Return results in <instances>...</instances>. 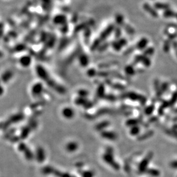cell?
I'll list each match as a JSON object with an SVG mask.
<instances>
[{
  "label": "cell",
  "mask_w": 177,
  "mask_h": 177,
  "mask_svg": "<svg viewBox=\"0 0 177 177\" xmlns=\"http://www.w3.org/2000/svg\"><path fill=\"white\" fill-rule=\"evenodd\" d=\"M135 61L136 63H141L145 67H149L151 64V61L148 56L145 55H138L135 57Z\"/></svg>",
  "instance_id": "obj_1"
},
{
  "label": "cell",
  "mask_w": 177,
  "mask_h": 177,
  "mask_svg": "<svg viewBox=\"0 0 177 177\" xmlns=\"http://www.w3.org/2000/svg\"><path fill=\"white\" fill-rule=\"evenodd\" d=\"M153 157V154L152 153H150L142 161L141 163L139 166V171L140 172H144L146 170V168L150 161V160L152 159Z\"/></svg>",
  "instance_id": "obj_2"
},
{
  "label": "cell",
  "mask_w": 177,
  "mask_h": 177,
  "mask_svg": "<svg viewBox=\"0 0 177 177\" xmlns=\"http://www.w3.org/2000/svg\"><path fill=\"white\" fill-rule=\"evenodd\" d=\"M127 96H128V98H129V99H131L132 100L139 101V102H141L142 104L145 103L146 102V99L145 96H143V95L138 94L137 93H135V92H129V93H128Z\"/></svg>",
  "instance_id": "obj_3"
},
{
  "label": "cell",
  "mask_w": 177,
  "mask_h": 177,
  "mask_svg": "<svg viewBox=\"0 0 177 177\" xmlns=\"http://www.w3.org/2000/svg\"><path fill=\"white\" fill-rule=\"evenodd\" d=\"M143 9L147 12L149 15H150L151 16H153L154 18H157L158 17V12L157 11L156 9L155 8L152 7L150 6L149 4H145L143 5Z\"/></svg>",
  "instance_id": "obj_4"
},
{
  "label": "cell",
  "mask_w": 177,
  "mask_h": 177,
  "mask_svg": "<svg viewBox=\"0 0 177 177\" xmlns=\"http://www.w3.org/2000/svg\"><path fill=\"white\" fill-rule=\"evenodd\" d=\"M148 44H149L148 39L145 37H143L137 42V45H136V47L138 50L143 51L146 48V47L148 45Z\"/></svg>",
  "instance_id": "obj_5"
},
{
  "label": "cell",
  "mask_w": 177,
  "mask_h": 177,
  "mask_svg": "<svg viewBox=\"0 0 177 177\" xmlns=\"http://www.w3.org/2000/svg\"><path fill=\"white\" fill-rule=\"evenodd\" d=\"M154 8L158 10H163L164 11L170 9V5L166 3H157L154 4Z\"/></svg>",
  "instance_id": "obj_6"
},
{
  "label": "cell",
  "mask_w": 177,
  "mask_h": 177,
  "mask_svg": "<svg viewBox=\"0 0 177 177\" xmlns=\"http://www.w3.org/2000/svg\"><path fill=\"white\" fill-rule=\"evenodd\" d=\"M176 13L170 9L164 11L163 14V17L166 18H173L174 17H176Z\"/></svg>",
  "instance_id": "obj_7"
},
{
  "label": "cell",
  "mask_w": 177,
  "mask_h": 177,
  "mask_svg": "<svg viewBox=\"0 0 177 177\" xmlns=\"http://www.w3.org/2000/svg\"><path fill=\"white\" fill-rule=\"evenodd\" d=\"M171 41H170L168 39L167 40L165 41V42L164 43V46H163V50L164 52H167L169 51L171 45Z\"/></svg>",
  "instance_id": "obj_8"
},
{
  "label": "cell",
  "mask_w": 177,
  "mask_h": 177,
  "mask_svg": "<svg viewBox=\"0 0 177 177\" xmlns=\"http://www.w3.org/2000/svg\"><path fill=\"white\" fill-rule=\"evenodd\" d=\"M177 102V91L175 92L173 95L171 96V98L170 99L169 102L170 104V106H172L173 104H174L176 102Z\"/></svg>",
  "instance_id": "obj_9"
},
{
  "label": "cell",
  "mask_w": 177,
  "mask_h": 177,
  "mask_svg": "<svg viewBox=\"0 0 177 177\" xmlns=\"http://www.w3.org/2000/svg\"><path fill=\"white\" fill-rule=\"evenodd\" d=\"M154 49L153 47H150L144 51L143 55L147 56H152L154 54Z\"/></svg>",
  "instance_id": "obj_10"
},
{
  "label": "cell",
  "mask_w": 177,
  "mask_h": 177,
  "mask_svg": "<svg viewBox=\"0 0 177 177\" xmlns=\"http://www.w3.org/2000/svg\"><path fill=\"white\" fill-rule=\"evenodd\" d=\"M125 72H127V73L130 75H132L135 74V69L131 65H128L125 68Z\"/></svg>",
  "instance_id": "obj_11"
},
{
  "label": "cell",
  "mask_w": 177,
  "mask_h": 177,
  "mask_svg": "<svg viewBox=\"0 0 177 177\" xmlns=\"http://www.w3.org/2000/svg\"><path fill=\"white\" fill-rule=\"evenodd\" d=\"M148 173L154 176H158L159 175V171L157 170H154V169H151L148 171Z\"/></svg>",
  "instance_id": "obj_12"
},
{
  "label": "cell",
  "mask_w": 177,
  "mask_h": 177,
  "mask_svg": "<svg viewBox=\"0 0 177 177\" xmlns=\"http://www.w3.org/2000/svg\"><path fill=\"white\" fill-rule=\"evenodd\" d=\"M154 110V106L153 105H151L150 106L146 108V109L145 110V113L146 114V115L147 114L150 115L153 112Z\"/></svg>",
  "instance_id": "obj_13"
},
{
  "label": "cell",
  "mask_w": 177,
  "mask_h": 177,
  "mask_svg": "<svg viewBox=\"0 0 177 177\" xmlns=\"http://www.w3.org/2000/svg\"><path fill=\"white\" fill-rule=\"evenodd\" d=\"M139 130V129L138 127H134L133 128L131 129V133L132 135H136V134H137L138 133Z\"/></svg>",
  "instance_id": "obj_14"
},
{
  "label": "cell",
  "mask_w": 177,
  "mask_h": 177,
  "mask_svg": "<svg viewBox=\"0 0 177 177\" xmlns=\"http://www.w3.org/2000/svg\"><path fill=\"white\" fill-rule=\"evenodd\" d=\"M170 166L174 168H177V160L173 161L170 163Z\"/></svg>",
  "instance_id": "obj_15"
},
{
  "label": "cell",
  "mask_w": 177,
  "mask_h": 177,
  "mask_svg": "<svg viewBox=\"0 0 177 177\" xmlns=\"http://www.w3.org/2000/svg\"><path fill=\"white\" fill-rule=\"evenodd\" d=\"M176 17V18L177 19V13H176V17Z\"/></svg>",
  "instance_id": "obj_16"
},
{
  "label": "cell",
  "mask_w": 177,
  "mask_h": 177,
  "mask_svg": "<svg viewBox=\"0 0 177 177\" xmlns=\"http://www.w3.org/2000/svg\"><path fill=\"white\" fill-rule=\"evenodd\" d=\"M176 56H177V51H176Z\"/></svg>",
  "instance_id": "obj_17"
}]
</instances>
